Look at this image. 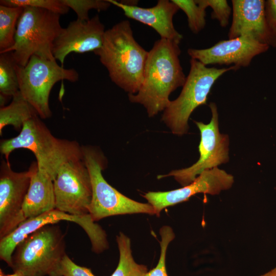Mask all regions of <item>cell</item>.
<instances>
[{"instance_id": "12", "label": "cell", "mask_w": 276, "mask_h": 276, "mask_svg": "<svg viewBox=\"0 0 276 276\" xmlns=\"http://www.w3.org/2000/svg\"><path fill=\"white\" fill-rule=\"evenodd\" d=\"M37 164L33 162L27 171H13L10 163L2 159L0 167V239L23 222L21 210L31 178Z\"/></svg>"}, {"instance_id": "18", "label": "cell", "mask_w": 276, "mask_h": 276, "mask_svg": "<svg viewBox=\"0 0 276 276\" xmlns=\"http://www.w3.org/2000/svg\"><path fill=\"white\" fill-rule=\"evenodd\" d=\"M53 181L48 174L39 170L36 164L22 207L24 221L55 209Z\"/></svg>"}, {"instance_id": "19", "label": "cell", "mask_w": 276, "mask_h": 276, "mask_svg": "<svg viewBox=\"0 0 276 276\" xmlns=\"http://www.w3.org/2000/svg\"><path fill=\"white\" fill-rule=\"evenodd\" d=\"M36 116L38 115L35 109L19 91L13 96L9 105L0 108V134L3 128L8 125L20 131L24 124Z\"/></svg>"}, {"instance_id": "9", "label": "cell", "mask_w": 276, "mask_h": 276, "mask_svg": "<svg viewBox=\"0 0 276 276\" xmlns=\"http://www.w3.org/2000/svg\"><path fill=\"white\" fill-rule=\"evenodd\" d=\"M64 220L76 223L84 230L90 240L92 250L95 252L101 253L108 248L105 231L93 220L90 215L76 216L54 209L26 220L11 233L0 239L1 259L11 267L13 252L20 242L42 226L56 224Z\"/></svg>"}, {"instance_id": "2", "label": "cell", "mask_w": 276, "mask_h": 276, "mask_svg": "<svg viewBox=\"0 0 276 276\" xmlns=\"http://www.w3.org/2000/svg\"><path fill=\"white\" fill-rule=\"evenodd\" d=\"M111 81L128 94H135L143 80L148 52L134 38L129 21H121L105 30L102 46L94 52Z\"/></svg>"}, {"instance_id": "16", "label": "cell", "mask_w": 276, "mask_h": 276, "mask_svg": "<svg viewBox=\"0 0 276 276\" xmlns=\"http://www.w3.org/2000/svg\"><path fill=\"white\" fill-rule=\"evenodd\" d=\"M233 18L228 33V39L247 37L276 47V40L267 24L265 1L233 0Z\"/></svg>"}, {"instance_id": "23", "label": "cell", "mask_w": 276, "mask_h": 276, "mask_svg": "<svg viewBox=\"0 0 276 276\" xmlns=\"http://www.w3.org/2000/svg\"><path fill=\"white\" fill-rule=\"evenodd\" d=\"M187 17L190 30L194 34L200 32L206 24V7L202 0H172Z\"/></svg>"}, {"instance_id": "4", "label": "cell", "mask_w": 276, "mask_h": 276, "mask_svg": "<svg viewBox=\"0 0 276 276\" xmlns=\"http://www.w3.org/2000/svg\"><path fill=\"white\" fill-rule=\"evenodd\" d=\"M60 17V15L47 10L24 7L17 24L14 44L3 53L12 52L20 66H26L33 55L55 59L53 44L63 29Z\"/></svg>"}, {"instance_id": "14", "label": "cell", "mask_w": 276, "mask_h": 276, "mask_svg": "<svg viewBox=\"0 0 276 276\" xmlns=\"http://www.w3.org/2000/svg\"><path fill=\"white\" fill-rule=\"evenodd\" d=\"M269 47L247 37L222 40L204 49H189L188 54L204 65L232 64L237 69L249 65L256 56L266 52Z\"/></svg>"}, {"instance_id": "17", "label": "cell", "mask_w": 276, "mask_h": 276, "mask_svg": "<svg viewBox=\"0 0 276 276\" xmlns=\"http://www.w3.org/2000/svg\"><path fill=\"white\" fill-rule=\"evenodd\" d=\"M111 5L120 8L124 15L130 19L145 24L153 28L160 38L180 43L183 36L175 29L173 18L179 8L172 1L159 0L156 5L143 8L135 4L107 0Z\"/></svg>"}, {"instance_id": "22", "label": "cell", "mask_w": 276, "mask_h": 276, "mask_svg": "<svg viewBox=\"0 0 276 276\" xmlns=\"http://www.w3.org/2000/svg\"><path fill=\"white\" fill-rule=\"evenodd\" d=\"M12 52L0 53V95L8 99L19 91L17 67Z\"/></svg>"}, {"instance_id": "15", "label": "cell", "mask_w": 276, "mask_h": 276, "mask_svg": "<svg viewBox=\"0 0 276 276\" xmlns=\"http://www.w3.org/2000/svg\"><path fill=\"white\" fill-rule=\"evenodd\" d=\"M105 32L98 15L89 20L71 21L54 41L52 53L63 67L65 57L72 52H95L101 48Z\"/></svg>"}, {"instance_id": "26", "label": "cell", "mask_w": 276, "mask_h": 276, "mask_svg": "<svg viewBox=\"0 0 276 276\" xmlns=\"http://www.w3.org/2000/svg\"><path fill=\"white\" fill-rule=\"evenodd\" d=\"M159 234L161 237L160 254L158 263L144 276H168L166 266V253L169 243L175 238V234L170 226L165 225L160 228Z\"/></svg>"}, {"instance_id": "11", "label": "cell", "mask_w": 276, "mask_h": 276, "mask_svg": "<svg viewBox=\"0 0 276 276\" xmlns=\"http://www.w3.org/2000/svg\"><path fill=\"white\" fill-rule=\"evenodd\" d=\"M53 182L55 209L76 216L89 215L92 186L83 158L63 164Z\"/></svg>"}, {"instance_id": "24", "label": "cell", "mask_w": 276, "mask_h": 276, "mask_svg": "<svg viewBox=\"0 0 276 276\" xmlns=\"http://www.w3.org/2000/svg\"><path fill=\"white\" fill-rule=\"evenodd\" d=\"M0 4L14 7H34L47 10L60 15L66 14L70 10L61 0H1Z\"/></svg>"}, {"instance_id": "31", "label": "cell", "mask_w": 276, "mask_h": 276, "mask_svg": "<svg viewBox=\"0 0 276 276\" xmlns=\"http://www.w3.org/2000/svg\"><path fill=\"white\" fill-rule=\"evenodd\" d=\"M0 276H22V274L18 272H13V273L10 274H5L2 270L0 269Z\"/></svg>"}, {"instance_id": "3", "label": "cell", "mask_w": 276, "mask_h": 276, "mask_svg": "<svg viewBox=\"0 0 276 276\" xmlns=\"http://www.w3.org/2000/svg\"><path fill=\"white\" fill-rule=\"evenodd\" d=\"M19 148L32 151L38 170L48 174L53 180L63 164L83 158L82 146L76 141L55 137L38 116L26 121L18 135L1 142V152L8 163L10 153Z\"/></svg>"}, {"instance_id": "10", "label": "cell", "mask_w": 276, "mask_h": 276, "mask_svg": "<svg viewBox=\"0 0 276 276\" xmlns=\"http://www.w3.org/2000/svg\"><path fill=\"white\" fill-rule=\"evenodd\" d=\"M209 107L212 117L208 124L194 121L200 134L198 146L199 157L193 165L175 170L167 174L160 175L158 178L173 176L182 187L192 182L203 171L217 167L229 160V137L219 130L218 112L216 104L211 102Z\"/></svg>"}, {"instance_id": "27", "label": "cell", "mask_w": 276, "mask_h": 276, "mask_svg": "<svg viewBox=\"0 0 276 276\" xmlns=\"http://www.w3.org/2000/svg\"><path fill=\"white\" fill-rule=\"evenodd\" d=\"M51 276H95L87 267L74 263L66 254Z\"/></svg>"}, {"instance_id": "5", "label": "cell", "mask_w": 276, "mask_h": 276, "mask_svg": "<svg viewBox=\"0 0 276 276\" xmlns=\"http://www.w3.org/2000/svg\"><path fill=\"white\" fill-rule=\"evenodd\" d=\"M41 227L15 247L11 268L22 276H51L66 255L64 235L59 225Z\"/></svg>"}, {"instance_id": "7", "label": "cell", "mask_w": 276, "mask_h": 276, "mask_svg": "<svg viewBox=\"0 0 276 276\" xmlns=\"http://www.w3.org/2000/svg\"><path fill=\"white\" fill-rule=\"evenodd\" d=\"M83 160L89 171L92 186V198L89 214L95 222L118 215L144 213L155 215L149 203H141L124 195L110 186L103 177V155L91 146H82Z\"/></svg>"}, {"instance_id": "8", "label": "cell", "mask_w": 276, "mask_h": 276, "mask_svg": "<svg viewBox=\"0 0 276 276\" xmlns=\"http://www.w3.org/2000/svg\"><path fill=\"white\" fill-rule=\"evenodd\" d=\"M19 91L41 119L52 116L49 96L53 86L66 80L75 82L79 75L74 68H65L56 59L47 60L32 56L25 66L17 67Z\"/></svg>"}, {"instance_id": "6", "label": "cell", "mask_w": 276, "mask_h": 276, "mask_svg": "<svg viewBox=\"0 0 276 276\" xmlns=\"http://www.w3.org/2000/svg\"><path fill=\"white\" fill-rule=\"evenodd\" d=\"M190 62L189 73L180 95L170 101L162 118L172 132L178 135L187 133L191 114L197 107L206 104L208 96L215 82L224 73L238 70L235 66L209 67L192 58Z\"/></svg>"}, {"instance_id": "28", "label": "cell", "mask_w": 276, "mask_h": 276, "mask_svg": "<svg viewBox=\"0 0 276 276\" xmlns=\"http://www.w3.org/2000/svg\"><path fill=\"white\" fill-rule=\"evenodd\" d=\"M204 5L207 8L210 7L213 11L211 13L212 19L218 21L220 26L226 27L232 12L231 7L226 0H202Z\"/></svg>"}, {"instance_id": "1", "label": "cell", "mask_w": 276, "mask_h": 276, "mask_svg": "<svg viewBox=\"0 0 276 276\" xmlns=\"http://www.w3.org/2000/svg\"><path fill=\"white\" fill-rule=\"evenodd\" d=\"M179 44L163 38L156 41L148 51L139 91L128 94L130 101L143 105L149 117L164 110L170 102V95L186 81Z\"/></svg>"}, {"instance_id": "20", "label": "cell", "mask_w": 276, "mask_h": 276, "mask_svg": "<svg viewBox=\"0 0 276 276\" xmlns=\"http://www.w3.org/2000/svg\"><path fill=\"white\" fill-rule=\"evenodd\" d=\"M116 239L120 254L119 261L110 276H144L148 268L146 265L139 264L134 261L130 239L122 232L117 236Z\"/></svg>"}, {"instance_id": "21", "label": "cell", "mask_w": 276, "mask_h": 276, "mask_svg": "<svg viewBox=\"0 0 276 276\" xmlns=\"http://www.w3.org/2000/svg\"><path fill=\"white\" fill-rule=\"evenodd\" d=\"M23 10L22 7L0 5V53L14 44L17 24Z\"/></svg>"}, {"instance_id": "13", "label": "cell", "mask_w": 276, "mask_h": 276, "mask_svg": "<svg viewBox=\"0 0 276 276\" xmlns=\"http://www.w3.org/2000/svg\"><path fill=\"white\" fill-rule=\"evenodd\" d=\"M234 182V176L218 167L207 170L199 174L192 182L181 188L165 192H148L143 195L159 216L166 207L188 200L191 197L204 193L218 195L230 189Z\"/></svg>"}, {"instance_id": "30", "label": "cell", "mask_w": 276, "mask_h": 276, "mask_svg": "<svg viewBox=\"0 0 276 276\" xmlns=\"http://www.w3.org/2000/svg\"><path fill=\"white\" fill-rule=\"evenodd\" d=\"M260 276H276V266L270 271L261 275Z\"/></svg>"}, {"instance_id": "29", "label": "cell", "mask_w": 276, "mask_h": 276, "mask_svg": "<svg viewBox=\"0 0 276 276\" xmlns=\"http://www.w3.org/2000/svg\"><path fill=\"white\" fill-rule=\"evenodd\" d=\"M265 13L269 29L276 40V0L265 1Z\"/></svg>"}, {"instance_id": "25", "label": "cell", "mask_w": 276, "mask_h": 276, "mask_svg": "<svg viewBox=\"0 0 276 276\" xmlns=\"http://www.w3.org/2000/svg\"><path fill=\"white\" fill-rule=\"evenodd\" d=\"M70 9H72L77 15V19L89 20L88 12L91 9L99 11L106 10L111 5L107 0H61Z\"/></svg>"}]
</instances>
